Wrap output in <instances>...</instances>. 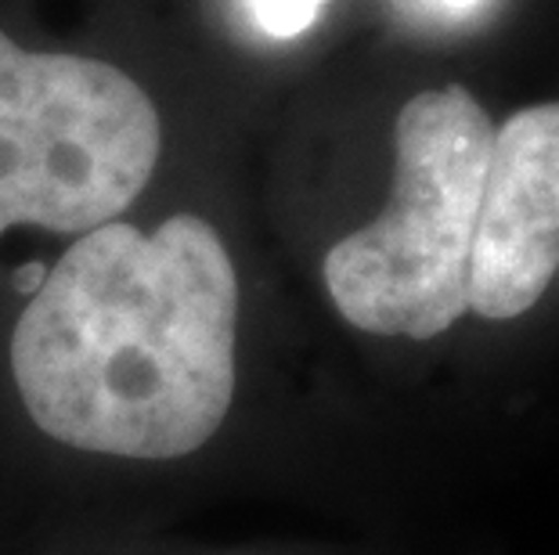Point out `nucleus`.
Returning <instances> with one entry per match:
<instances>
[{
  "label": "nucleus",
  "instance_id": "nucleus-1",
  "mask_svg": "<svg viewBox=\"0 0 559 555\" xmlns=\"http://www.w3.org/2000/svg\"><path fill=\"white\" fill-rule=\"evenodd\" d=\"M235 317L239 281L213 224H102L69 245L19 317V397L47 436L80 451L181 458L231 408Z\"/></svg>",
  "mask_w": 559,
  "mask_h": 555
},
{
  "label": "nucleus",
  "instance_id": "nucleus-2",
  "mask_svg": "<svg viewBox=\"0 0 559 555\" xmlns=\"http://www.w3.org/2000/svg\"><path fill=\"white\" fill-rule=\"evenodd\" d=\"M495 120L466 84L415 91L394 116L383 209L321 260L329 300L368 336L437 339L469 314V253Z\"/></svg>",
  "mask_w": 559,
  "mask_h": 555
},
{
  "label": "nucleus",
  "instance_id": "nucleus-3",
  "mask_svg": "<svg viewBox=\"0 0 559 555\" xmlns=\"http://www.w3.org/2000/svg\"><path fill=\"white\" fill-rule=\"evenodd\" d=\"M163 123L138 80L98 58L26 51L0 29V234H87L145 192Z\"/></svg>",
  "mask_w": 559,
  "mask_h": 555
},
{
  "label": "nucleus",
  "instance_id": "nucleus-4",
  "mask_svg": "<svg viewBox=\"0 0 559 555\" xmlns=\"http://www.w3.org/2000/svg\"><path fill=\"white\" fill-rule=\"evenodd\" d=\"M559 281V94L495 123L469 253V314L516 322Z\"/></svg>",
  "mask_w": 559,
  "mask_h": 555
},
{
  "label": "nucleus",
  "instance_id": "nucleus-5",
  "mask_svg": "<svg viewBox=\"0 0 559 555\" xmlns=\"http://www.w3.org/2000/svg\"><path fill=\"white\" fill-rule=\"evenodd\" d=\"M246 8L267 37L296 40L318 26L329 0H246Z\"/></svg>",
  "mask_w": 559,
  "mask_h": 555
},
{
  "label": "nucleus",
  "instance_id": "nucleus-6",
  "mask_svg": "<svg viewBox=\"0 0 559 555\" xmlns=\"http://www.w3.org/2000/svg\"><path fill=\"white\" fill-rule=\"evenodd\" d=\"M419 4L430 11V15L444 19V22H469L484 15L495 0H419Z\"/></svg>",
  "mask_w": 559,
  "mask_h": 555
},
{
  "label": "nucleus",
  "instance_id": "nucleus-7",
  "mask_svg": "<svg viewBox=\"0 0 559 555\" xmlns=\"http://www.w3.org/2000/svg\"><path fill=\"white\" fill-rule=\"evenodd\" d=\"M44 278H47V267L44 264H29V270H19V275H15V289L29 292V297H33V292L44 286Z\"/></svg>",
  "mask_w": 559,
  "mask_h": 555
}]
</instances>
